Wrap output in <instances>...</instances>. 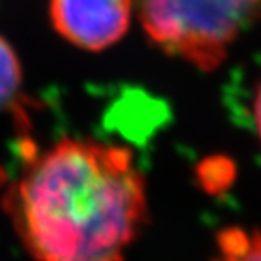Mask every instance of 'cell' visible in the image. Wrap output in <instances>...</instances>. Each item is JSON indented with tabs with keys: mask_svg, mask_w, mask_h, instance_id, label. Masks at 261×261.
Instances as JSON below:
<instances>
[{
	"mask_svg": "<svg viewBox=\"0 0 261 261\" xmlns=\"http://www.w3.org/2000/svg\"><path fill=\"white\" fill-rule=\"evenodd\" d=\"M154 46L202 71L224 63L244 31L261 20V0H133Z\"/></svg>",
	"mask_w": 261,
	"mask_h": 261,
	"instance_id": "2",
	"label": "cell"
},
{
	"mask_svg": "<svg viewBox=\"0 0 261 261\" xmlns=\"http://www.w3.org/2000/svg\"><path fill=\"white\" fill-rule=\"evenodd\" d=\"M133 7V0H49V19L65 41L95 53L124 38Z\"/></svg>",
	"mask_w": 261,
	"mask_h": 261,
	"instance_id": "3",
	"label": "cell"
},
{
	"mask_svg": "<svg viewBox=\"0 0 261 261\" xmlns=\"http://www.w3.org/2000/svg\"><path fill=\"white\" fill-rule=\"evenodd\" d=\"M253 116H254V126H256V133L258 138L261 141V85L258 88V93L254 97V103H253Z\"/></svg>",
	"mask_w": 261,
	"mask_h": 261,
	"instance_id": "6",
	"label": "cell"
},
{
	"mask_svg": "<svg viewBox=\"0 0 261 261\" xmlns=\"http://www.w3.org/2000/svg\"><path fill=\"white\" fill-rule=\"evenodd\" d=\"M211 261H261V232L236 226L222 229Z\"/></svg>",
	"mask_w": 261,
	"mask_h": 261,
	"instance_id": "4",
	"label": "cell"
},
{
	"mask_svg": "<svg viewBox=\"0 0 261 261\" xmlns=\"http://www.w3.org/2000/svg\"><path fill=\"white\" fill-rule=\"evenodd\" d=\"M5 211L33 261H126L148 192L124 146L65 138L24 166Z\"/></svg>",
	"mask_w": 261,
	"mask_h": 261,
	"instance_id": "1",
	"label": "cell"
},
{
	"mask_svg": "<svg viewBox=\"0 0 261 261\" xmlns=\"http://www.w3.org/2000/svg\"><path fill=\"white\" fill-rule=\"evenodd\" d=\"M22 87V65L15 49L0 36V111L9 107Z\"/></svg>",
	"mask_w": 261,
	"mask_h": 261,
	"instance_id": "5",
	"label": "cell"
}]
</instances>
